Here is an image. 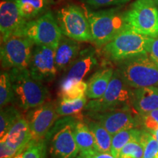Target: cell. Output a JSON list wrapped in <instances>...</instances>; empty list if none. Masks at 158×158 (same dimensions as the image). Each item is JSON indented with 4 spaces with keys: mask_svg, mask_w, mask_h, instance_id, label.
<instances>
[{
    "mask_svg": "<svg viewBox=\"0 0 158 158\" xmlns=\"http://www.w3.org/2000/svg\"><path fill=\"white\" fill-rule=\"evenodd\" d=\"M81 155L84 158H116L110 152H102L98 150L81 154Z\"/></svg>",
    "mask_w": 158,
    "mask_h": 158,
    "instance_id": "35",
    "label": "cell"
},
{
    "mask_svg": "<svg viewBox=\"0 0 158 158\" xmlns=\"http://www.w3.org/2000/svg\"><path fill=\"white\" fill-rule=\"evenodd\" d=\"M21 116L15 107L9 106L1 108L0 114V139L7 135L12 126Z\"/></svg>",
    "mask_w": 158,
    "mask_h": 158,
    "instance_id": "25",
    "label": "cell"
},
{
    "mask_svg": "<svg viewBox=\"0 0 158 158\" xmlns=\"http://www.w3.org/2000/svg\"><path fill=\"white\" fill-rule=\"evenodd\" d=\"M98 64L95 52L92 49H86L79 54L78 56L68 69L60 84V89L68 87L75 83L81 81Z\"/></svg>",
    "mask_w": 158,
    "mask_h": 158,
    "instance_id": "14",
    "label": "cell"
},
{
    "mask_svg": "<svg viewBox=\"0 0 158 158\" xmlns=\"http://www.w3.org/2000/svg\"><path fill=\"white\" fill-rule=\"evenodd\" d=\"M78 122L72 116H67L56 120L45 136L49 141L50 152L54 158H75L79 148L74 135V130Z\"/></svg>",
    "mask_w": 158,
    "mask_h": 158,
    "instance_id": "5",
    "label": "cell"
},
{
    "mask_svg": "<svg viewBox=\"0 0 158 158\" xmlns=\"http://www.w3.org/2000/svg\"><path fill=\"white\" fill-rule=\"evenodd\" d=\"M84 1L91 6L100 7L112 5H120L127 2L130 0H84Z\"/></svg>",
    "mask_w": 158,
    "mask_h": 158,
    "instance_id": "32",
    "label": "cell"
},
{
    "mask_svg": "<svg viewBox=\"0 0 158 158\" xmlns=\"http://www.w3.org/2000/svg\"><path fill=\"white\" fill-rule=\"evenodd\" d=\"M14 92V100L23 110L33 109L44 104L49 96V92L43 82L31 77L29 69L9 71Z\"/></svg>",
    "mask_w": 158,
    "mask_h": 158,
    "instance_id": "1",
    "label": "cell"
},
{
    "mask_svg": "<svg viewBox=\"0 0 158 158\" xmlns=\"http://www.w3.org/2000/svg\"><path fill=\"white\" fill-rule=\"evenodd\" d=\"M152 135L154 136V137H155V139L157 140V142H158V128L155 130V131H154L153 133H152Z\"/></svg>",
    "mask_w": 158,
    "mask_h": 158,
    "instance_id": "36",
    "label": "cell"
},
{
    "mask_svg": "<svg viewBox=\"0 0 158 158\" xmlns=\"http://www.w3.org/2000/svg\"><path fill=\"white\" fill-rule=\"evenodd\" d=\"M89 116L100 122L112 136L118 132L132 129L136 126L133 114L128 108L125 107Z\"/></svg>",
    "mask_w": 158,
    "mask_h": 158,
    "instance_id": "13",
    "label": "cell"
},
{
    "mask_svg": "<svg viewBox=\"0 0 158 158\" xmlns=\"http://www.w3.org/2000/svg\"><path fill=\"white\" fill-rule=\"evenodd\" d=\"M45 139L39 141L31 140L30 142L13 158H45Z\"/></svg>",
    "mask_w": 158,
    "mask_h": 158,
    "instance_id": "26",
    "label": "cell"
},
{
    "mask_svg": "<svg viewBox=\"0 0 158 158\" xmlns=\"http://www.w3.org/2000/svg\"><path fill=\"white\" fill-rule=\"evenodd\" d=\"M133 105L140 114L158 108V88L155 86L137 88L133 93Z\"/></svg>",
    "mask_w": 158,
    "mask_h": 158,
    "instance_id": "18",
    "label": "cell"
},
{
    "mask_svg": "<svg viewBox=\"0 0 158 158\" xmlns=\"http://www.w3.org/2000/svg\"><path fill=\"white\" fill-rule=\"evenodd\" d=\"M56 47L36 45L33 49L29 70L31 77L41 82L51 81L59 72L55 62Z\"/></svg>",
    "mask_w": 158,
    "mask_h": 158,
    "instance_id": "11",
    "label": "cell"
},
{
    "mask_svg": "<svg viewBox=\"0 0 158 158\" xmlns=\"http://www.w3.org/2000/svg\"><path fill=\"white\" fill-rule=\"evenodd\" d=\"M78 41L62 35L55 50V62L58 71L67 70L80 53Z\"/></svg>",
    "mask_w": 158,
    "mask_h": 158,
    "instance_id": "16",
    "label": "cell"
},
{
    "mask_svg": "<svg viewBox=\"0 0 158 158\" xmlns=\"http://www.w3.org/2000/svg\"><path fill=\"white\" fill-rule=\"evenodd\" d=\"M15 34L28 37L36 45L55 47L63 35L57 20L51 12L45 13L38 19L27 21Z\"/></svg>",
    "mask_w": 158,
    "mask_h": 158,
    "instance_id": "9",
    "label": "cell"
},
{
    "mask_svg": "<svg viewBox=\"0 0 158 158\" xmlns=\"http://www.w3.org/2000/svg\"><path fill=\"white\" fill-rule=\"evenodd\" d=\"M140 142L143 146V158H156L158 153V142L152 134L142 131Z\"/></svg>",
    "mask_w": 158,
    "mask_h": 158,
    "instance_id": "29",
    "label": "cell"
},
{
    "mask_svg": "<svg viewBox=\"0 0 158 158\" xmlns=\"http://www.w3.org/2000/svg\"><path fill=\"white\" fill-rule=\"evenodd\" d=\"M117 70L126 84L131 87L158 86V66L148 54L120 61Z\"/></svg>",
    "mask_w": 158,
    "mask_h": 158,
    "instance_id": "4",
    "label": "cell"
},
{
    "mask_svg": "<svg viewBox=\"0 0 158 158\" xmlns=\"http://www.w3.org/2000/svg\"><path fill=\"white\" fill-rule=\"evenodd\" d=\"M86 124L94 135L97 149L102 152H110L113 136L100 122L95 120L88 121Z\"/></svg>",
    "mask_w": 158,
    "mask_h": 158,
    "instance_id": "21",
    "label": "cell"
},
{
    "mask_svg": "<svg viewBox=\"0 0 158 158\" xmlns=\"http://www.w3.org/2000/svg\"><path fill=\"white\" fill-rule=\"evenodd\" d=\"M127 86L119 72L115 70L103 95L90 100L84 109L91 115L125 107L130 100Z\"/></svg>",
    "mask_w": 158,
    "mask_h": 158,
    "instance_id": "7",
    "label": "cell"
},
{
    "mask_svg": "<svg viewBox=\"0 0 158 158\" xmlns=\"http://www.w3.org/2000/svg\"><path fill=\"white\" fill-rule=\"evenodd\" d=\"M141 133L142 131L141 130L132 128V129L122 130L115 134L112 137L110 153L116 158H118L122 148L133 140L140 139Z\"/></svg>",
    "mask_w": 158,
    "mask_h": 158,
    "instance_id": "23",
    "label": "cell"
},
{
    "mask_svg": "<svg viewBox=\"0 0 158 158\" xmlns=\"http://www.w3.org/2000/svg\"><path fill=\"white\" fill-rule=\"evenodd\" d=\"M87 97L84 96L76 100H61L56 107V112L59 116H72L76 118L81 119L82 110L87 104Z\"/></svg>",
    "mask_w": 158,
    "mask_h": 158,
    "instance_id": "22",
    "label": "cell"
},
{
    "mask_svg": "<svg viewBox=\"0 0 158 158\" xmlns=\"http://www.w3.org/2000/svg\"><path fill=\"white\" fill-rule=\"evenodd\" d=\"M142 118L144 127L149 133H153L158 128V108L142 115Z\"/></svg>",
    "mask_w": 158,
    "mask_h": 158,
    "instance_id": "31",
    "label": "cell"
},
{
    "mask_svg": "<svg viewBox=\"0 0 158 158\" xmlns=\"http://www.w3.org/2000/svg\"><path fill=\"white\" fill-rule=\"evenodd\" d=\"M76 158H84V157H83L81 155H80V156H78V157H77Z\"/></svg>",
    "mask_w": 158,
    "mask_h": 158,
    "instance_id": "38",
    "label": "cell"
},
{
    "mask_svg": "<svg viewBox=\"0 0 158 158\" xmlns=\"http://www.w3.org/2000/svg\"><path fill=\"white\" fill-rule=\"evenodd\" d=\"M86 90H87V82L81 81L70 85L64 89L59 90V96L61 100H76V99L86 96Z\"/></svg>",
    "mask_w": 158,
    "mask_h": 158,
    "instance_id": "28",
    "label": "cell"
},
{
    "mask_svg": "<svg viewBox=\"0 0 158 158\" xmlns=\"http://www.w3.org/2000/svg\"><path fill=\"white\" fill-rule=\"evenodd\" d=\"M90 25L92 43L97 46H104L120 31L127 28L124 13L118 9L92 12L85 9Z\"/></svg>",
    "mask_w": 158,
    "mask_h": 158,
    "instance_id": "3",
    "label": "cell"
},
{
    "mask_svg": "<svg viewBox=\"0 0 158 158\" xmlns=\"http://www.w3.org/2000/svg\"><path fill=\"white\" fill-rule=\"evenodd\" d=\"M14 92L9 72H3L0 76V106L1 108L14 100Z\"/></svg>",
    "mask_w": 158,
    "mask_h": 158,
    "instance_id": "27",
    "label": "cell"
},
{
    "mask_svg": "<svg viewBox=\"0 0 158 158\" xmlns=\"http://www.w3.org/2000/svg\"><path fill=\"white\" fill-rule=\"evenodd\" d=\"M149 54L151 59L158 66V35L155 37H153L152 41L150 45Z\"/></svg>",
    "mask_w": 158,
    "mask_h": 158,
    "instance_id": "34",
    "label": "cell"
},
{
    "mask_svg": "<svg viewBox=\"0 0 158 158\" xmlns=\"http://www.w3.org/2000/svg\"><path fill=\"white\" fill-rule=\"evenodd\" d=\"M114 72L112 68H104L94 73L87 81L86 97L92 100L101 98L107 89Z\"/></svg>",
    "mask_w": 158,
    "mask_h": 158,
    "instance_id": "19",
    "label": "cell"
},
{
    "mask_svg": "<svg viewBox=\"0 0 158 158\" xmlns=\"http://www.w3.org/2000/svg\"><path fill=\"white\" fill-rule=\"evenodd\" d=\"M56 20L64 36L78 42L92 41L89 22L81 7L75 5L62 7L57 13Z\"/></svg>",
    "mask_w": 158,
    "mask_h": 158,
    "instance_id": "10",
    "label": "cell"
},
{
    "mask_svg": "<svg viewBox=\"0 0 158 158\" xmlns=\"http://www.w3.org/2000/svg\"><path fill=\"white\" fill-rule=\"evenodd\" d=\"M153 37L138 33L129 27L120 31L114 38L104 45L106 56L114 62L141 54H149Z\"/></svg>",
    "mask_w": 158,
    "mask_h": 158,
    "instance_id": "2",
    "label": "cell"
},
{
    "mask_svg": "<svg viewBox=\"0 0 158 158\" xmlns=\"http://www.w3.org/2000/svg\"><path fill=\"white\" fill-rule=\"evenodd\" d=\"M31 140V135L28 122L21 116L12 126L7 135L0 139V142H5L9 147L19 152Z\"/></svg>",
    "mask_w": 158,
    "mask_h": 158,
    "instance_id": "17",
    "label": "cell"
},
{
    "mask_svg": "<svg viewBox=\"0 0 158 158\" xmlns=\"http://www.w3.org/2000/svg\"><path fill=\"white\" fill-rule=\"evenodd\" d=\"M34 43L28 37L13 34L2 39L1 64L7 70L29 69Z\"/></svg>",
    "mask_w": 158,
    "mask_h": 158,
    "instance_id": "6",
    "label": "cell"
},
{
    "mask_svg": "<svg viewBox=\"0 0 158 158\" xmlns=\"http://www.w3.org/2000/svg\"><path fill=\"white\" fill-rule=\"evenodd\" d=\"M74 135L81 154L98 150L94 135L89 128L87 124L81 121L77 122L74 130Z\"/></svg>",
    "mask_w": 158,
    "mask_h": 158,
    "instance_id": "20",
    "label": "cell"
},
{
    "mask_svg": "<svg viewBox=\"0 0 158 158\" xmlns=\"http://www.w3.org/2000/svg\"><path fill=\"white\" fill-rule=\"evenodd\" d=\"M127 27L150 37L158 35V8L153 0H136L124 13Z\"/></svg>",
    "mask_w": 158,
    "mask_h": 158,
    "instance_id": "8",
    "label": "cell"
},
{
    "mask_svg": "<svg viewBox=\"0 0 158 158\" xmlns=\"http://www.w3.org/2000/svg\"><path fill=\"white\" fill-rule=\"evenodd\" d=\"M18 153L5 142H0V158H13Z\"/></svg>",
    "mask_w": 158,
    "mask_h": 158,
    "instance_id": "33",
    "label": "cell"
},
{
    "mask_svg": "<svg viewBox=\"0 0 158 158\" xmlns=\"http://www.w3.org/2000/svg\"><path fill=\"white\" fill-rule=\"evenodd\" d=\"M58 117L56 106L51 102H45L30 110L27 119L31 131V140L45 139Z\"/></svg>",
    "mask_w": 158,
    "mask_h": 158,
    "instance_id": "12",
    "label": "cell"
},
{
    "mask_svg": "<svg viewBox=\"0 0 158 158\" xmlns=\"http://www.w3.org/2000/svg\"><path fill=\"white\" fill-rule=\"evenodd\" d=\"M15 2L21 16L27 21L40 14L46 5L45 0H15Z\"/></svg>",
    "mask_w": 158,
    "mask_h": 158,
    "instance_id": "24",
    "label": "cell"
},
{
    "mask_svg": "<svg viewBox=\"0 0 158 158\" xmlns=\"http://www.w3.org/2000/svg\"><path fill=\"white\" fill-rule=\"evenodd\" d=\"M154 2H155V3L156 4V5H158V0H153Z\"/></svg>",
    "mask_w": 158,
    "mask_h": 158,
    "instance_id": "37",
    "label": "cell"
},
{
    "mask_svg": "<svg viewBox=\"0 0 158 158\" xmlns=\"http://www.w3.org/2000/svg\"><path fill=\"white\" fill-rule=\"evenodd\" d=\"M143 146L140 139L133 140L122 148L118 158H143Z\"/></svg>",
    "mask_w": 158,
    "mask_h": 158,
    "instance_id": "30",
    "label": "cell"
},
{
    "mask_svg": "<svg viewBox=\"0 0 158 158\" xmlns=\"http://www.w3.org/2000/svg\"><path fill=\"white\" fill-rule=\"evenodd\" d=\"M27 21L21 16L15 0H1L0 31L2 39L15 34L22 28Z\"/></svg>",
    "mask_w": 158,
    "mask_h": 158,
    "instance_id": "15",
    "label": "cell"
}]
</instances>
